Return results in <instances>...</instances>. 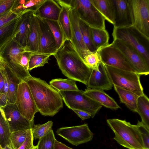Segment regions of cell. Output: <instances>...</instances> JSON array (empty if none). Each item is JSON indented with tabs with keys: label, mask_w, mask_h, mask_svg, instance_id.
Listing matches in <instances>:
<instances>
[{
	"label": "cell",
	"mask_w": 149,
	"mask_h": 149,
	"mask_svg": "<svg viewBox=\"0 0 149 149\" xmlns=\"http://www.w3.org/2000/svg\"><path fill=\"white\" fill-rule=\"evenodd\" d=\"M113 86L120 102L124 104L131 111L137 113V102L138 96L129 91L116 86Z\"/></svg>",
	"instance_id": "4316f807"
},
{
	"label": "cell",
	"mask_w": 149,
	"mask_h": 149,
	"mask_svg": "<svg viewBox=\"0 0 149 149\" xmlns=\"http://www.w3.org/2000/svg\"><path fill=\"white\" fill-rule=\"evenodd\" d=\"M25 51V48L13 39L0 48V56L5 60L20 64L22 55Z\"/></svg>",
	"instance_id": "d6986e66"
},
{
	"label": "cell",
	"mask_w": 149,
	"mask_h": 149,
	"mask_svg": "<svg viewBox=\"0 0 149 149\" xmlns=\"http://www.w3.org/2000/svg\"><path fill=\"white\" fill-rule=\"evenodd\" d=\"M63 101L70 109H78L86 111L93 118L102 106L83 93V91H60Z\"/></svg>",
	"instance_id": "5b68a950"
},
{
	"label": "cell",
	"mask_w": 149,
	"mask_h": 149,
	"mask_svg": "<svg viewBox=\"0 0 149 149\" xmlns=\"http://www.w3.org/2000/svg\"><path fill=\"white\" fill-rule=\"evenodd\" d=\"M27 84L39 112L44 116H53L63 107V100L59 93L45 81L31 76Z\"/></svg>",
	"instance_id": "6da1fadb"
},
{
	"label": "cell",
	"mask_w": 149,
	"mask_h": 149,
	"mask_svg": "<svg viewBox=\"0 0 149 149\" xmlns=\"http://www.w3.org/2000/svg\"><path fill=\"white\" fill-rule=\"evenodd\" d=\"M49 84L58 91L79 90L76 84V81L68 78L53 79L49 82Z\"/></svg>",
	"instance_id": "1f68e13d"
},
{
	"label": "cell",
	"mask_w": 149,
	"mask_h": 149,
	"mask_svg": "<svg viewBox=\"0 0 149 149\" xmlns=\"http://www.w3.org/2000/svg\"><path fill=\"white\" fill-rule=\"evenodd\" d=\"M136 125L142 140L144 149H149V129L141 121L139 120Z\"/></svg>",
	"instance_id": "60d3db41"
},
{
	"label": "cell",
	"mask_w": 149,
	"mask_h": 149,
	"mask_svg": "<svg viewBox=\"0 0 149 149\" xmlns=\"http://www.w3.org/2000/svg\"><path fill=\"white\" fill-rule=\"evenodd\" d=\"M3 70H0V93H4L5 76Z\"/></svg>",
	"instance_id": "c3c4849f"
},
{
	"label": "cell",
	"mask_w": 149,
	"mask_h": 149,
	"mask_svg": "<svg viewBox=\"0 0 149 149\" xmlns=\"http://www.w3.org/2000/svg\"><path fill=\"white\" fill-rule=\"evenodd\" d=\"M11 132L16 131L31 129L34 121H30L24 117L19 111L15 103L8 104L1 107Z\"/></svg>",
	"instance_id": "4fadbf2b"
},
{
	"label": "cell",
	"mask_w": 149,
	"mask_h": 149,
	"mask_svg": "<svg viewBox=\"0 0 149 149\" xmlns=\"http://www.w3.org/2000/svg\"><path fill=\"white\" fill-rule=\"evenodd\" d=\"M34 11H30L21 16L19 31L13 39L21 46L25 48L30 32L32 15Z\"/></svg>",
	"instance_id": "ffe728a7"
},
{
	"label": "cell",
	"mask_w": 149,
	"mask_h": 149,
	"mask_svg": "<svg viewBox=\"0 0 149 149\" xmlns=\"http://www.w3.org/2000/svg\"><path fill=\"white\" fill-rule=\"evenodd\" d=\"M45 0H17L12 10L19 13L29 10L35 11Z\"/></svg>",
	"instance_id": "d6a6232c"
},
{
	"label": "cell",
	"mask_w": 149,
	"mask_h": 149,
	"mask_svg": "<svg viewBox=\"0 0 149 149\" xmlns=\"http://www.w3.org/2000/svg\"><path fill=\"white\" fill-rule=\"evenodd\" d=\"M15 103L24 117L30 121L34 120L35 113L39 111L26 81H22L19 85Z\"/></svg>",
	"instance_id": "9c48e42d"
},
{
	"label": "cell",
	"mask_w": 149,
	"mask_h": 149,
	"mask_svg": "<svg viewBox=\"0 0 149 149\" xmlns=\"http://www.w3.org/2000/svg\"><path fill=\"white\" fill-rule=\"evenodd\" d=\"M98 51L101 61L104 65L136 73L124 54L111 44L100 48Z\"/></svg>",
	"instance_id": "ba28073f"
},
{
	"label": "cell",
	"mask_w": 149,
	"mask_h": 149,
	"mask_svg": "<svg viewBox=\"0 0 149 149\" xmlns=\"http://www.w3.org/2000/svg\"><path fill=\"white\" fill-rule=\"evenodd\" d=\"M72 110L83 120L91 117V115L86 111L76 109H73Z\"/></svg>",
	"instance_id": "f6af8a7d"
},
{
	"label": "cell",
	"mask_w": 149,
	"mask_h": 149,
	"mask_svg": "<svg viewBox=\"0 0 149 149\" xmlns=\"http://www.w3.org/2000/svg\"><path fill=\"white\" fill-rule=\"evenodd\" d=\"M2 149H10V146L6 145L4 148Z\"/></svg>",
	"instance_id": "816d5d0a"
},
{
	"label": "cell",
	"mask_w": 149,
	"mask_h": 149,
	"mask_svg": "<svg viewBox=\"0 0 149 149\" xmlns=\"http://www.w3.org/2000/svg\"><path fill=\"white\" fill-rule=\"evenodd\" d=\"M31 129L13 131L11 133L10 139L11 145L13 149H18L25 141Z\"/></svg>",
	"instance_id": "e575fe53"
},
{
	"label": "cell",
	"mask_w": 149,
	"mask_h": 149,
	"mask_svg": "<svg viewBox=\"0 0 149 149\" xmlns=\"http://www.w3.org/2000/svg\"><path fill=\"white\" fill-rule=\"evenodd\" d=\"M61 10V7L55 1L45 0L33 14L42 19L58 21Z\"/></svg>",
	"instance_id": "ac0fdd59"
},
{
	"label": "cell",
	"mask_w": 149,
	"mask_h": 149,
	"mask_svg": "<svg viewBox=\"0 0 149 149\" xmlns=\"http://www.w3.org/2000/svg\"><path fill=\"white\" fill-rule=\"evenodd\" d=\"M10 149H13L11 145H10Z\"/></svg>",
	"instance_id": "db71d44e"
},
{
	"label": "cell",
	"mask_w": 149,
	"mask_h": 149,
	"mask_svg": "<svg viewBox=\"0 0 149 149\" xmlns=\"http://www.w3.org/2000/svg\"><path fill=\"white\" fill-rule=\"evenodd\" d=\"M43 19L48 25L55 39L58 50L67 40L63 32L58 21Z\"/></svg>",
	"instance_id": "4dcf8cb0"
},
{
	"label": "cell",
	"mask_w": 149,
	"mask_h": 149,
	"mask_svg": "<svg viewBox=\"0 0 149 149\" xmlns=\"http://www.w3.org/2000/svg\"><path fill=\"white\" fill-rule=\"evenodd\" d=\"M55 138L53 130L39 140L37 149H53Z\"/></svg>",
	"instance_id": "74e56055"
},
{
	"label": "cell",
	"mask_w": 149,
	"mask_h": 149,
	"mask_svg": "<svg viewBox=\"0 0 149 149\" xmlns=\"http://www.w3.org/2000/svg\"><path fill=\"white\" fill-rule=\"evenodd\" d=\"M137 108L141 121L149 129V99L144 94L138 97Z\"/></svg>",
	"instance_id": "f1b7e54d"
},
{
	"label": "cell",
	"mask_w": 149,
	"mask_h": 149,
	"mask_svg": "<svg viewBox=\"0 0 149 149\" xmlns=\"http://www.w3.org/2000/svg\"><path fill=\"white\" fill-rule=\"evenodd\" d=\"M3 71L8 84V104L15 103L19 85L23 81L17 76L6 63Z\"/></svg>",
	"instance_id": "cb8c5ba5"
},
{
	"label": "cell",
	"mask_w": 149,
	"mask_h": 149,
	"mask_svg": "<svg viewBox=\"0 0 149 149\" xmlns=\"http://www.w3.org/2000/svg\"><path fill=\"white\" fill-rule=\"evenodd\" d=\"M6 62L4 59L0 56V70H4L5 68Z\"/></svg>",
	"instance_id": "f907efd6"
},
{
	"label": "cell",
	"mask_w": 149,
	"mask_h": 149,
	"mask_svg": "<svg viewBox=\"0 0 149 149\" xmlns=\"http://www.w3.org/2000/svg\"><path fill=\"white\" fill-rule=\"evenodd\" d=\"M37 17L40 27V37L38 50L36 53L53 55L58 50L55 39L46 22L43 19Z\"/></svg>",
	"instance_id": "5bb4252c"
},
{
	"label": "cell",
	"mask_w": 149,
	"mask_h": 149,
	"mask_svg": "<svg viewBox=\"0 0 149 149\" xmlns=\"http://www.w3.org/2000/svg\"><path fill=\"white\" fill-rule=\"evenodd\" d=\"M104 65L113 85L131 91L138 96L144 94L140 75L135 72Z\"/></svg>",
	"instance_id": "8992f818"
},
{
	"label": "cell",
	"mask_w": 149,
	"mask_h": 149,
	"mask_svg": "<svg viewBox=\"0 0 149 149\" xmlns=\"http://www.w3.org/2000/svg\"><path fill=\"white\" fill-rule=\"evenodd\" d=\"M90 30L93 45L97 50L109 44V35L106 29L90 27Z\"/></svg>",
	"instance_id": "83f0119b"
},
{
	"label": "cell",
	"mask_w": 149,
	"mask_h": 149,
	"mask_svg": "<svg viewBox=\"0 0 149 149\" xmlns=\"http://www.w3.org/2000/svg\"><path fill=\"white\" fill-rule=\"evenodd\" d=\"M0 149H1V148H0Z\"/></svg>",
	"instance_id": "9f6ffc18"
},
{
	"label": "cell",
	"mask_w": 149,
	"mask_h": 149,
	"mask_svg": "<svg viewBox=\"0 0 149 149\" xmlns=\"http://www.w3.org/2000/svg\"><path fill=\"white\" fill-rule=\"evenodd\" d=\"M107 124L115 134L113 139L128 149H144L142 140L136 125L125 120L108 119Z\"/></svg>",
	"instance_id": "3957f363"
},
{
	"label": "cell",
	"mask_w": 149,
	"mask_h": 149,
	"mask_svg": "<svg viewBox=\"0 0 149 149\" xmlns=\"http://www.w3.org/2000/svg\"><path fill=\"white\" fill-rule=\"evenodd\" d=\"M87 88L109 90L113 85L109 77L104 65L101 61L98 68L92 69Z\"/></svg>",
	"instance_id": "9a60e30c"
},
{
	"label": "cell",
	"mask_w": 149,
	"mask_h": 149,
	"mask_svg": "<svg viewBox=\"0 0 149 149\" xmlns=\"http://www.w3.org/2000/svg\"><path fill=\"white\" fill-rule=\"evenodd\" d=\"M17 0H0V15L12 10Z\"/></svg>",
	"instance_id": "b9f144b4"
},
{
	"label": "cell",
	"mask_w": 149,
	"mask_h": 149,
	"mask_svg": "<svg viewBox=\"0 0 149 149\" xmlns=\"http://www.w3.org/2000/svg\"><path fill=\"white\" fill-rule=\"evenodd\" d=\"M11 132L3 109L0 107V145L2 149L10 146Z\"/></svg>",
	"instance_id": "f546056e"
},
{
	"label": "cell",
	"mask_w": 149,
	"mask_h": 149,
	"mask_svg": "<svg viewBox=\"0 0 149 149\" xmlns=\"http://www.w3.org/2000/svg\"><path fill=\"white\" fill-rule=\"evenodd\" d=\"M32 149H37L36 146H34V147Z\"/></svg>",
	"instance_id": "f5cc1de1"
},
{
	"label": "cell",
	"mask_w": 149,
	"mask_h": 149,
	"mask_svg": "<svg viewBox=\"0 0 149 149\" xmlns=\"http://www.w3.org/2000/svg\"><path fill=\"white\" fill-rule=\"evenodd\" d=\"M61 7V10L58 20L67 40L70 41L72 38L71 24L69 16L71 6L68 1H55Z\"/></svg>",
	"instance_id": "603a6c76"
},
{
	"label": "cell",
	"mask_w": 149,
	"mask_h": 149,
	"mask_svg": "<svg viewBox=\"0 0 149 149\" xmlns=\"http://www.w3.org/2000/svg\"><path fill=\"white\" fill-rule=\"evenodd\" d=\"M53 56L65 76L87 85L92 69L84 63L70 40H66Z\"/></svg>",
	"instance_id": "7a4b0ae2"
},
{
	"label": "cell",
	"mask_w": 149,
	"mask_h": 149,
	"mask_svg": "<svg viewBox=\"0 0 149 149\" xmlns=\"http://www.w3.org/2000/svg\"><path fill=\"white\" fill-rule=\"evenodd\" d=\"M8 104L7 95L4 93H0V107H3Z\"/></svg>",
	"instance_id": "7dc6e473"
},
{
	"label": "cell",
	"mask_w": 149,
	"mask_h": 149,
	"mask_svg": "<svg viewBox=\"0 0 149 149\" xmlns=\"http://www.w3.org/2000/svg\"><path fill=\"white\" fill-rule=\"evenodd\" d=\"M79 25L84 42L88 50L91 52L97 51L92 41L90 27L79 19Z\"/></svg>",
	"instance_id": "836d02e7"
},
{
	"label": "cell",
	"mask_w": 149,
	"mask_h": 149,
	"mask_svg": "<svg viewBox=\"0 0 149 149\" xmlns=\"http://www.w3.org/2000/svg\"><path fill=\"white\" fill-rule=\"evenodd\" d=\"M50 56L48 54L33 53L29 63V71L38 67L43 66L48 63Z\"/></svg>",
	"instance_id": "8d00e7d4"
},
{
	"label": "cell",
	"mask_w": 149,
	"mask_h": 149,
	"mask_svg": "<svg viewBox=\"0 0 149 149\" xmlns=\"http://www.w3.org/2000/svg\"><path fill=\"white\" fill-rule=\"evenodd\" d=\"M68 1L80 19L91 27L105 29V19L95 8L91 0Z\"/></svg>",
	"instance_id": "52a82bcc"
},
{
	"label": "cell",
	"mask_w": 149,
	"mask_h": 149,
	"mask_svg": "<svg viewBox=\"0 0 149 149\" xmlns=\"http://www.w3.org/2000/svg\"><path fill=\"white\" fill-rule=\"evenodd\" d=\"M116 9L114 27H129L133 25V19L129 0H113Z\"/></svg>",
	"instance_id": "e0dca14e"
},
{
	"label": "cell",
	"mask_w": 149,
	"mask_h": 149,
	"mask_svg": "<svg viewBox=\"0 0 149 149\" xmlns=\"http://www.w3.org/2000/svg\"><path fill=\"white\" fill-rule=\"evenodd\" d=\"M53 149H73L70 148L65 144L57 141L56 139L55 140Z\"/></svg>",
	"instance_id": "bcb514c9"
},
{
	"label": "cell",
	"mask_w": 149,
	"mask_h": 149,
	"mask_svg": "<svg viewBox=\"0 0 149 149\" xmlns=\"http://www.w3.org/2000/svg\"><path fill=\"white\" fill-rule=\"evenodd\" d=\"M72 32L70 42L82 59L91 52L87 48L83 39L79 25V18L74 9L71 7L69 11Z\"/></svg>",
	"instance_id": "2e32d148"
},
{
	"label": "cell",
	"mask_w": 149,
	"mask_h": 149,
	"mask_svg": "<svg viewBox=\"0 0 149 149\" xmlns=\"http://www.w3.org/2000/svg\"><path fill=\"white\" fill-rule=\"evenodd\" d=\"M133 26L149 38V0H129Z\"/></svg>",
	"instance_id": "30bf717a"
},
{
	"label": "cell",
	"mask_w": 149,
	"mask_h": 149,
	"mask_svg": "<svg viewBox=\"0 0 149 149\" xmlns=\"http://www.w3.org/2000/svg\"><path fill=\"white\" fill-rule=\"evenodd\" d=\"M57 134L72 145L77 146L91 141L93 134L87 124L58 129Z\"/></svg>",
	"instance_id": "7c38bea8"
},
{
	"label": "cell",
	"mask_w": 149,
	"mask_h": 149,
	"mask_svg": "<svg viewBox=\"0 0 149 149\" xmlns=\"http://www.w3.org/2000/svg\"><path fill=\"white\" fill-rule=\"evenodd\" d=\"M53 122L52 121H49L42 124L34 125L31 129L33 139L39 140L46 135L52 130Z\"/></svg>",
	"instance_id": "d590c367"
},
{
	"label": "cell",
	"mask_w": 149,
	"mask_h": 149,
	"mask_svg": "<svg viewBox=\"0 0 149 149\" xmlns=\"http://www.w3.org/2000/svg\"><path fill=\"white\" fill-rule=\"evenodd\" d=\"M91 1L105 19L113 25L115 23L116 9L113 0H91Z\"/></svg>",
	"instance_id": "484cf974"
},
{
	"label": "cell",
	"mask_w": 149,
	"mask_h": 149,
	"mask_svg": "<svg viewBox=\"0 0 149 149\" xmlns=\"http://www.w3.org/2000/svg\"><path fill=\"white\" fill-rule=\"evenodd\" d=\"M40 29L37 17L33 14L32 15L30 32L25 51L36 53L38 52L39 45Z\"/></svg>",
	"instance_id": "7402d4cb"
},
{
	"label": "cell",
	"mask_w": 149,
	"mask_h": 149,
	"mask_svg": "<svg viewBox=\"0 0 149 149\" xmlns=\"http://www.w3.org/2000/svg\"><path fill=\"white\" fill-rule=\"evenodd\" d=\"M4 76L5 77L4 84V93L7 95L8 90V84L7 79L5 74Z\"/></svg>",
	"instance_id": "681fc988"
},
{
	"label": "cell",
	"mask_w": 149,
	"mask_h": 149,
	"mask_svg": "<svg viewBox=\"0 0 149 149\" xmlns=\"http://www.w3.org/2000/svg\"><path fill=\"white\" fill-rule=\"evenodd\" d=\"M34 139L32 132L28 135L25 141L18 149H32L34 146L33 145Z\"/></svg>",
	"instance_id": "ee69618b"
},
{
	"label": "cell",
	"mask_w": 149,
	"mask_h": 149,
	"mask_svg": "<svg viewBox=\"0 0 149 149\" xmlns=\"http://www.w3.org/2000/svg\"><path fill=\"white\" fill-rule=\"evenodd\" d=\"M30 11L31 10H26L17 13L11 10L0 15V28Z\"/></svg>",
	"instance_id": "ab89813d"
},
{
	"label": "cell",
	"mask_w": 149,
	"mask_h": 149,
	"mask_svg": "<svg viewBox=\"0 0 149 149\" xmlns=\"http://www.w3.org/2000/svg\"><path fill=\"white\" fill-rule=\"evenodd\" d=\"M83 93L102 106L113 110L120 108L115 100L103 90L87 88L83 91Z\"/></svg>",
	"instance_id": "44dd1931"
},
{
	"label": "cell",
	"mask_w": 149,
	"mask_h": 149,
	"mask_svg": "<svg viewBox=\"0 0 149 149\" xmlns=\"http://www.w3.org/2000/svg\"><path fill=\"white\" fill-rule=\"evenodd\" d=\"M32 54V52L25 51L23 53L21 60L20 64L28 72H29L28 66L30 59Z\"/></svg>",
	"instance_id": "7bdbcfd3"
},
{
	"label": "cell",
	"mask_w": 149,
	"mask_h": 149,
	"mask_svg": "<svg viewBox=\"0 0 149 149\" xmlns=\"http://www.w3.org/2000/svg\"><path fill=\"white\" fill-rule=\"evenodd\" d=\"M0 148L1 149H2V148H1V145H0Z\"/></svg>",
	"instance_id": "11a10c76"
},
{
	"label": "cell",
	"mask_w": 149,
	"mask_h": 149,
	"mask_svg": "<svg viewBox=\"0 0 149 149\" xmlns=\"http://www.w3.org/2000/svg\"><path fill=\"white\" fill-rule=\"evenodd\" d=\"M21 16L0 28V48L13 39L18 33Z\"/></svg>",
	"instance_id": "d4e9b609"
},
{
	"label": "cell",
	"mask_w": 149,
	"mask_h": 149,
	"mask_svg": "<svg viewBox=\"0 0 149 149\" xmlns=\"http://www.w3.org/2000/svg\"><path fill=\"white\" fill-rule=\"evenodd\" d=\"M112 45L124 54L136 73L147 75L149 73V66L141 54L134 47L118 39H113Z\"/></svg>",
	"instance_id": "8fae6325"
},
{
	"label": "cell",
	"mask_w": 149,
	"mask_h": 149,
	"mask_svg": "<svg viewBox=\"0 0 149 149\" xmlns=\"http://www.w3.org/2000/svg\"><path fill=\"white\" fill-rule=\"evenodd\" d=\"M113 39H118L130 45L141 54L149 66V38L133 26L126 27H113Z\"/></svg>",
	"instance_id": "277c9868"
},
{
	"label": "cell",
	"mask_w": 149,
	"mask_h": 149,
	"mask_svg": "<svg viewBox=\"0 0 149 149\" xmlns=\"http://www.w3.org/2000/svg\"><path fill=\"white\" fill-rule=\"evenodd\" d=\"M83 60L86 65L91 69L98 68L101 59L98 50L88 54L84 56Z\"/></svg>",
	"instance_id": "f35d334b"
}]
</instances>
